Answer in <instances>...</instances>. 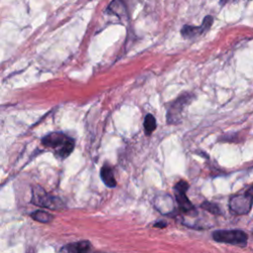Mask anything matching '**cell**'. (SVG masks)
<instances>
[{"mask_svg":"<svg viewBox=\"0 0 253 253\" xmlns=\"http://www.w3.org/2000/svg\"><path fill=\"white\" fill-rule=\"evenodd\" d=\"M155 208L163 214H169L174 210V202L169 195H159L155 198Z\"/></svg>","mask_w":253,"mask_h":253,"instance_id":"obj_8","label":"cell"},{"mask_svg":"<svg viewBox=\"0 0 253 253\" xmlns=\"http://www.w3.org/2000/svg\"><path fill=\"white\" fill-rule=\"evenodd\" d=\"M153 226H154V227H160V228H162V227H165V226H167V223H166L165 221L161 220V221H158V222L154 223V225H153Z\"/></svg>","mask_w":253,"mask_h":253,"instance_id":"obj_15","label":"cell"},{"mask_svg":"<svg viewBox=\"0 0 253 253\" xmlns=\"http://www.w3.org/2000/svg\"><path fill=\"white\" fill-rule=\"evenodd\" d=\"M229 209L236 214H247L252 209L253 196L247 191L243 194H237L229 199Z\"/></svg>","mask_w":253,"mask_h":253,"instance_id":"obj_4","label":"cell"},{"mask_svg":"<svg viewBox=\"0 0 253 253\" xmlns=\"http://www.w3.org/2000/svg\"><path fill=\"white\" fill-rule=\"evenodd\" d=\"M190 101L191 95L183 94L172 103L167 111V121L169 124H177L181 120L182 112Z\"/></svg>","mask_w":253,"mask_h":253,"instance_id":"obj_6","label":"cell"},{"mask_svg":"<svg viewBox=\"0 0 253 253\" xmlns=\"http://www.w3.org/2000/svg\"><path fill=\"white\" fill-rule=\"evenodd\" d=\"M91 250V243L89 241L83 240V241H78L75 243H70L67 244L66 246L62 247L60 251H65V252H87Z\"/></svg>","mask_w":253,"mask_h":253,"instance_id":"obj_10","label":"cell"},{"mask_svg":"<svg viewBox=\"0 0 253 253\" xmlns=\"http://www.w3.org/2000/svg\"><path fill=\"white\" fill-rule=\"evenodd\" d=\"M212 238L216 242L227 243L231 245H236L244 247L247 244L248 236L247 234L239 229H222L215 230L212 232Z\"/></svg>","mask_w":253,"mask_h":253,"instance_id":"obj_2","label":"cell"},{"mask_svg":"<svg viewBox=\"0 0 253 253\" xmlns=\"http://www.w3.org/2000/svg\"><path fill=\"white\" fill-rule=\"evenodd\" d=\"M143 126H144V130H145V133L147 135L151 134L155 128H156V120L155 118L153 117V115L151 114H147L144 118V121H143Z\"/></svg>","mask_w":253,"mask_h":253,"instance_id":"obj_13","label":"cell"},{"mask_svg":"<svg viewBox=\"0 0 253 253\" xmlns=\"http://www.w3.org/2000/svg\"><path fill=\"white\" fill-rule=\"evenodd\" d=\"M31 216L33 219H35L39 222H42V223L50 222L53 219V215L44 211H36L31 213Z\"/></svg>","mask_w":253,"mask_h":253,"instance_id":"obj_12","label":"cell"},{"mask_svg":"<svg viewBox=\"0 0 253 253\" xmlns=\"http://www.w3.org/2000/svg\"><path fill=\"white\" fill-rule=\"evenodd\" d=\"M201 208L212 214H219L220 213V211H219V208L215 205V204H212V203H210V202H204L202 205H201Z\"/></svg>","mask_w":253,"mask_h":253,"instance_id":"obj_14","label":"cell"},{"mask_svg":"<svg viewBox=\"0 0 253 253\" xmlns=\"http://www.w3.org/2000/svg\"><path fill=\"white\" fill-rule=\"evenodd\" d=\"M107 11L109 14L115 15L121 20L126 18V8L122 0H113L108 6Z\"/></svg>","mask_w":253,"mask_h":253,"instance_id":"obj_9","label":"cell"},{"mask_svg":"<svg viewBox=\"0 0 253 253\" xmlns=\"http://www.w3.org/2000/svg\"><path fill=\"white\" fill-rule=\"evenodd\" d=\"M247 192H248L250 195H252V196H253V185H252V186L247 190Z\"/></svg>","mask_w":253,"mask_h":253,"instance_id":"obj_16","label":"cell"},{"mask_svg":"<svg viewBox=\"0 0 253 253\" xmlns=\"http://www.w3.org/2000/svg\"><path fill=\"white\" fill-rule=\"evenodd\" d=\"M32 203L49 210H60L64 207L63 202L55 196L47 194L42 188L35 187L32 190Z\"/></svg>","mask_w":253,"mask_h":253,"instance_id":"obj_3","label":"cell"},{"mask_svg":"<svg viewBox=\"0 0 253 253\" xmlns=\"http://www.w3.org/2000/svg\"><path fill=\"white\" fill-rule=\"evenodd\" d=\"M101 179L104 182V184L109 188H115L117 186V182L113 173V170L110 166H103L100 172Z\"/></svg>","mask_w":253,"mask_h":253,"instance_id":"obj_11","label":"cell"},{"mask_svg":"<svg viewBox=\"0 0 253 253\" xmlns=\"http://www.w3.org/2000/svg\"><path fill=\"white\" fill-rule=\"evenodd\" d=\"M42 143L44 146L56 148V155L60 158H66L73 151L75 142L74 139L62 132H51L42 138Z\"/></svg>","mask_w":253,"mask_h":253,"instance_id":"obj_1","label":"cell"},{"mask_svg":"<svg viewBox=\"0 0 253 253\" xmlns=\"http://www.w3.org/2000/svg\"><path fill=\"white\" fill-rule=\"evenodd\" d=\"M188 189H189V185H188V183L186 181H179L174 186L176 202L178 203V206H179L180 210L183 212H186V213H189V214L190 213L195 214L196 213L195 207L193 206V204L187 198V195H186Z\"/></svg>","mask_w":253,"mask_h":253,"instance_id":"obj_5","label":"cell"},{"mask_svg":"<svg viewBox=\"0 0 253 253\" xmlns=\"http://www.w3.org/2000/svg\"><path fill=\"white\" fill-rule=\"evenodd\" d=\"M213 22V18L211 16H207L204 18V21L201 26H190V25H185L181 29V35L185 39H192L197 36H200L201 34L205 33L208 31L211 24Z\"/></svg>","mask_w":253,"mask_h":253,"instance_id":"obj_7","label":"cell"}]
</instances>
